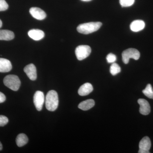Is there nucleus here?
Segmentation results:
<instances>
[{"mask_svg": "<svg viewBox=\"0 0 153 153\" xmlns=\"http://www.w3.org/2000/svg\"><path fill=\"white\" fill-rule=\"evenodd\" d=\"M106 60L108 63H114L117 60L116 56L112 53H110L107 56Z\"/></svg>", "mask_w": 153, "mask_h": 153, "instance_id": "nucleus-21", "label": "nucleus"}, {"mask_svg": "<svg viewBox=\"0 0 153 153\" xmlns=\"http://www.w3.org/2000/svg\"><path fill=\"white\" fill-rule=\"evenodd\" d=\"M28 36L30 38L35 41H40L45 36V34L42 30L38 29H33L28 33Z\"/></svg>", "mask_w": 153, "mask_h": 153, "instance_id": "nucleus-11", "label": "nucleus"}, {"mask_svg": "<svg viewBox=\"0 0 153 153\" xmlns=\"http://www.w3.org/2000/svg\"><path fill=\"white\" fill-rule=\"evenodd\" d=\"M139 153H149L151 147V141L148 137H145L139 143Z\"/></svg>", "mask_w": 153, "mask_h": 153, "instance_id": "nucleus-7", "label": "nucleus"}, {"mask_svg": "<svg viewBox=\"0 0 153 153\" xmlns=\"http://www.w3.org/2000/svg\"><path fill=\"white\" fill-rule=\"evenodd\" d=\"M9 122L8 118L4 115H0V127L4 126Z\"/></svg>", "mask_w": 153, "mask_h": 153, "instance_id": "nucleus-23", "label": "nucleus"}, {"mask_svg": "<svg viewBox=\"0 0 153 153\" xmlns=\"http://www.w3.org/2000/svg\"><path fill=\"white\" fill-rule=\"evenodd\" d=\"M12 68V64L10 60L5 58H0V72H9Z\"/></svg>", "mask_w": 153, "mask_h": 153, "instance_id": "nucleus-13", "label": "nucleus"}, {"mask_svg": "<svg viewBox=\"0 0 153 153\" xmlns=\"http://www.w3.org/2000/svg\"><path fill=\"white\" fill-rule=\"evenodd\" d=\"M93 90L92 85L90 83L87 82L81 85L78 89V93L81 96L88 95Z\"/></svg>", "mask_w": 153, "mask_h": 153, "instance_id": "nucleus-12", "label": "nucleus"}, {"mask_svg": "<svg viewBox=\"0 0 153 153\" xmlns=\"http://www.w3.org/2000/svg\"><path fill=\"white\" fill-rule=\"evenodd\" d=\"M91 48L88 45H79L75 49L76 58L79 60H84L89 56L91 53Z\"/></svg>", "mask_w": 153, "mask_h": 153, "instance_id": "nucleus-5", "label": "nucleus"}, {"mask_svg": "<svg viewBox=\"0 0 153 153\" xmlns=\"http://www.w3.org/2000/svg\"><path fill=\"white\" fill-rule=\"evenodd\" d=\"M81 1H90L91 0H81Z\"/></svg>", "mask_w": 153, "mask_h": 153, "instance_id": "nucleus-27", "label": "nucleus"}, {"mask_svg": "<svg viewBox=\"0 0 153 153\" xmlns=\"http://www.w3.org/2000/svg\"><path fill=\"white\" fill-rule=\"evenodd\" d=\"M30 13L31 16L38 20H43L47 17V14L44 10L38 7H32Z\"/></svg>", "mask_w": 153, "mask_h": 153, "instance_id": "nucleus-10", "label": "nucleus"}, {"mask_svg": "<svg viewBox=\"0 0 153 153\" xmlns=\"http://www.w3.org/2000/svg\"><path fill=\"white\" fill-rule=\"evenodd\" d=\"M8 7V4L5 0H0V11H5Z\"/></svg>", "mask_w": 153, "mask_h": 153, "instance_id": "nucleus-22", "label": "nucleus"}, {"mask_svg": "<svg viewBox=\"0 0 153 153\" xmlns=\"http://www.w3.org/2000/svg\"><path fill=\"white\" fill-rule=\"evenodd\" d=\"M2 26V22L1 21V19H0V28Z\"/></svg>", "mask_w": 153, "mask_h": 153, "instance_id": "nucleus-26", "label": "nucleus"}, {"mask_svg": "<svg viewBox=\"0 0 153 153\" xmlns=\"http://www.w3.org/2000/svg\"><path fill=\"white\" fill-rule=\"evenodd\" d=\"M6 99L5 95L2 92H0V103L4 102L5 101Z\"/></svg>", "mask_w": 153, "mask_h": 153, "instance_id": "nucleus-24", "label": "nucleus"}, {"mask_svg": "<svg viewBox=\"0 0 153 153\" xmlns=\"http://www.w3.org/2000/svg\"><path fill=\"white\" fill-rule=\"evenodd\" d=\"M138 103L140 105L139 111L141 114L147 115L150 113V105L146 100L144 99H140L138 100Z\"/></svg>", "mask_w": 153, "mask_h": 153, "instance_id": "nucleus-8", "label": "nucleus"}, {"mask_svg": "<svg viewBox=\"0 0 153 153\" xmlns=\"http://www.w3.org/2000/svg\"><path fill=\"white\" fill-rule=\"evenodd\" d=\"M145 27V23L142 20H137L132 22L130 25V29L132 31L138 32L141 31Z\"/></svg>", "mask_w": 153, "mask_h": 153, "instance_id": "nucleus-14", "label": "nucleus"}, {"mask_svg": "<svg viewBox=\"0 0 153 153\" xmlns=\"http://www.w3.org/2000/svg\"><path fill=\"white\" fill-rule=\"evenodd\" d=\"M143 92L148 98L153 99V89L150 84L147 85L145 89L143 90Z\"/></svg>", "mask_w": 153, "mask_h": 153, "instance_id": "nucleus-18", "label": "nucleus"}, {"mask_svg": "<svg viewBox=\"0 0 153 153\" xmlns=\"http://www.w3.org/2000/svg\"><path fill=\"white\" fill-rule=\"evenodd\" d=\"M102 25V24L100 22L84 23L79 25L77 27L76 30L79 33L87 35L97 31Z\"/></svg>", "mask_w": 153, "mask_h": 153, "instance_id": "nucleus-2", "label": "nucleus"}, {"mask_svg": "<svg viewBox=\"0 0 153 153\" xmlns=\"http://www.w3.org/2000/svg\"><path fill=\"white\" fill-rule=\"evenodd\" d=\"M5 85L14 91L19 90L21 85V81L16 75L10 74L7 75L4 79Z\"/></svg>", "mask_w": 153, "mask_h": 153, "instance_id": "nucleus-3", "label": "nucleus"}, {"mask_svg": "<svg viewBox=\"0 0 153 153\" xmlns=\"http://www.w3.org/2000/svg\"><path fill=\"white\" fill-rule=\"evenodd\" d=\"M95 105L94 100L92 99H88L80 102L78 105L79 109L83 111H87L92 108Z\"/></svg>", "mask_w": 153, "mask_h": 153, "instance_id": "nucleus-16", "label": "nucleus"}, {"mask_svg": "<svg viewBox=\"0 0 153 153\" xmlns=\"http://www.w3.org/2000/svg\"><path fill=\"white\" fill-rule=\"evenodd\" d=\"M3 149V146L2 145L1 143L0 142V151L2 150Z\"/></svg>", "mask_w": 153, "mask_h": 153, "instance_id": "nucleus-25", "label": "nucleus"}, {"mask_svg": "<svg viewBox=\"0 0 153 153\" xmlns=\"http://www.w3.org/2000/svg\"><path fill=\"white\" fill-rule=\"evenodd\" d=\"M59 103L58 94L55 90L49 91L46 95L45 105L49 111H55L57 108Z\"/></svg>", "mask_w": 153, "mask_h": 153, "instance_id": "nucleus-1", "label": "nucleus"}, {"mask_svg": "<svg viewBox=\"0 0 153 153\" xmlns=\"http://www.w3.org/2000/svg\"><path fill=\"white\" fill-rule=\"evenodd\" d=\"M135 0H120V3L122 7H129L133 5Z\"/></svg>", "mask_w": 153, "mask_h": 153, "instance_id": "nucleus-20", "label": "nucleus"}, {"mask_svg": "<svg viewBox=\"0 0 153 153\" xmlns=\"http://www.w3.org/2000/svg\"><path fill=\"white\" fill-rule=\"evenodd\" d=\"M123 61L125 64L128 63L129 59L133 58L138 60L140 57V53L138 50L134 48H129L124 51L122 54Z\"/></svg>", "mask_w": 153, "mask_h": 153, "instance_id": "nucleus-4", "label": "nucleus"}, {"mask_svg": "<svg viewBox=\"0 0 153 153\" xmlns=\"http://www.w3.org/2000/svg\"><path fill=\"white\" fill-rule=\"evenodd\" d=\"M13 32L8 30H0V40L10 41L14 39Z\"/></svg>", "mask_w": 153, "mask_h": 153, "instance_id": "nucleus-15", "label": "nucleus"}, {"mask_svg": "<svg viewBox=\"0 0 153 153\" xmlns=\"http://www.w3.org/2000/svg\"><path fill=\"white\" fill-rule=\"evenodd\" d=\"M24 71L31 80H35L37 79V70L36 66L33 63L25 66Z\"/></svg>", "mask_w": 153, "mask_h": 153, "instance_id": "nucleus-9", "label": "nucleus"}, {"mask_svg": "<svg viewBox=\"0 0 153 153\" xmlns=\"http://www.w3.org/2000/svg\"><path fill=\"white\" fill-rule=\"evenodd\" d=\"M28 138L27 136L25 134H20L18 135L16 139V143L19 147L23 146L27 143Z\"/></svg>", "mask_w": 153, "mask_h": 153, "instance_id": "nucleus-17", "label": "nucleus"}, {"mask_svg": "<svg viewBox=\"0 0 153 153\" xmlns=\"http://www.w3.org/2000/svg\"><path fill=\"white\" fill-rule=\"evenodd\" d=\"M33 102L37 110L38 111H41L45 102L44 93L40 91H36L33 97Z\"/></svg>", "mask_w": 153, "mask_h": 153, "instance_id": "nucleus-6", "label": "nucleus"}, {"mask_svg": "<svg viewBox=\"0 0 153 153\" xmlns=\"http://www.w3.org/2000/svg\"><path fill=\"white\" fill-rule=\"evenodd\" d=\"M120 71L121 68L119 65L116 63H113L110 68V72L111 74L114 76L119 73Z\"/></svg>", "mask_w": 153, "mask_h": 153, "instance_id": "nucleus-19", "label": "nucleus"}]
</instances>
